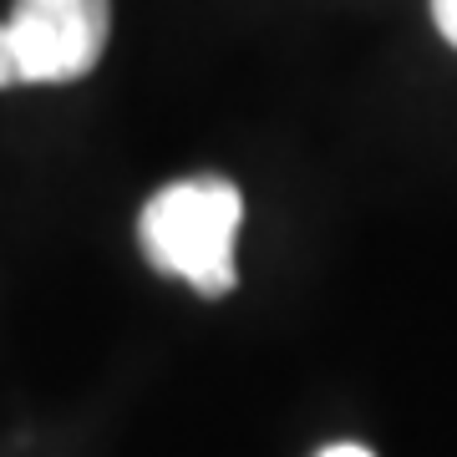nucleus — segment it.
Returning a JSON list of instances; mask_svg holds the SVG:
<instances>
[{
	"label": "nucleus",
	"mask_w": 457,
	"mask_h": 457,
	"mask_svg": "<svg viewBox=\"0 0 457 457\" xmlns=\"http://www.w3.org/2000/svg\"><path fill=\"white\" fill-rule=\"evenodd\" d=\"M112 36L107 0H16L0 21V87L77 82Z\"/></svg>",
	"instance_id": "nucleus-2"
},
{
	"label": "nucleus",
	"mask_w": 457,
	"mask_h": 457,
	"mask_svg": "<svg viewBox=\"0 0 457 457\" xmlns=\"http://www.w3.org/2000/svg\"><path fill=\"white\" fill-rule=\"evenodd\" d=\"M245 224V198L228 179H179L147 198L137 239L153 270L224 295L234 285V234Z\"/></svg>",
	"instance_id": "nucleus-1"
},
{
	"label": "nucleus",
	"mask_w": 457,
	"mask_h": 457,
	"mask_svg": "<svg viewBox=\"0 0 457 457\" xmlns=\"http://www.w3.org/2000/svg\"><path fill=\"white\" fill-rule=\"evenodd\" d=\"M432 21H437L442 41H453L457 46V0H432Z\"/></svg>",
	"instance_id": "nucleus-3"
},
{
	"label": "nucleus",
	"mask_w": 457,
	"mask_h": 457,
	"mask_svg": "<svg viewBox=\"0 0 457 457\" xmlns=\"http://www.w3.org/2000/svg\"><path fill=\"white\" fill-rule=\"evenodd\" d=\"M320 457H371L366 447H356V442H341V447H326Z\"/></svg>",
	"instance_id": "nucleus-4"
}]
</instances>
